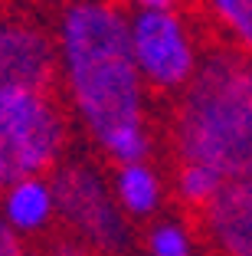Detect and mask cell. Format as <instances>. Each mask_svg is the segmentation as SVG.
Here are the masks:
<instances>
[{
	"label": "cell",
	"mask_w": 252,
	"mask_h": 256,
	"mask_svg": "<svg viewBox=\"0 0 252 256\" xmlns=\"http://www.w3.org/2000/svg\"><path fill=\"white\" fill-rule=\"evenodd\" d=\"M128 16L131 7L121 0H62L52 20L66 108L115 168L151 161L154 151Z\"/></svg>",
	"instance_id": "obj_1"
},
{
	"label": "cell",
	"mask_w": 252,
	"mask_h": 256,
	"mask_svg": "<svg viewBox=\"0 0 252 256\" xmlns=\"http://www.w3.org/2000/svg\"><path fill=\"white\" fill-rule=\"evenodd\" d=\"M180 164H203L223 181L252 178V60L220 43L203 50L171 115Z\"/></svg>",
	"instance_id": "obj_2"
},
{
	"label": "cell",
	"mask_w": 252,
	"mask_h": 256,
	"mask_svg": "<svg viewBox=\"0 0 252 256\" xmlns=\"http://www.w3.org/2000/svg\"><path fill=\"white\" fill-rule=\"evenodd\" d=\"M69 112L56 92H0V190L66 161Z\"/></svg>",
	"instance_id": "obj_3"
},
{
	"label": "cell",
	"mask_w": 252,
	"mask_h": 256,
	"mask_svg": "<svg viewBox=\"0 0 252 256\" xmlns=\"http://www.w3.org/2000/svg\"><path fill=\"white\" fill-rule=\"evenodd\" d=\"M49 178L59 224L69 236L92 246L98 256H125L131 250V220L115 200L111 178L89 161H62Z\"/></svg>",
	"instance_id": "obj_4"
},
{
	"label": "cell",
	"mask_w": 252,
	"mask_h": 256,
	"mask_svg": "<svg viewBox=\"0 0 252 256\" xmlns=\"http://www.w3.org/2000/svg\"><path fill=\"white\" fill-rule=\"evenodd\" d=\"M134 66L154 92H184L200 66V46L177 7H131L128 16Z\"/></svg>",
	"instance_id": "obj_5"
},
{
	"label": "cell",
	"mask_w": 252,
	"mask_h": 256,
	"mask_svg": "<svg viewBox=\"0 0 252 256\" xmlns=\"http://www.w3.org/2000/svg\"><path fill=\"white\" fill-rule=\"evenodd\" d=\"M59 56L52 26L26 14H0V92H56Z\"/></svg>",
	"instance_id": "obj_6"
},
{
	"label": "cell",
	"mask_w": 252,
	"mask_h": 256,
	"mask_svg": "<svg viewBox=\"0 0 252 256\" xmlns=\"http://www.w3.org/2000/svg\"><path fill=\"white\" fill-rule=\"evenodd\" d=\"M203 226L223 256H252V178L223 184L203 207Z\"/></svg>",
	"instance_id": "obj_7"
},
{
	"label": "cell",
	"mask_w": 252,
	"mask_h": 256,
	"mask_svg": "<svg viewBox=\"0 0 252 256\" xmlns=\"http://www.w3.org/2000/svg\"><path fill=\"white\" fill-rule=\"evenodd\" d=\"M0 217L20 240H46L59 224L52 178H23L0 190Z\"/></svg>",
	"instance_id": "obj_8"
},
{
	"label": "cell",
	"mask_w": 252,
	"mask_h": 256,
	"mask_svg": "<svg viewBox=\"0 0 252 256\" xmlns=\"http://www.w3.org/2000/svg\"><path fill=\"white\" fill-rule=\"evenodd\" d=\"M111 190L128 220H151L164 200V181L151 161L118 164L111 171Z\"/></svg>",
	"instance_id": "obj_9"
},
{
	"label": "cell",
	"mask_w": 252,
	"mask_h": 256,
	"mask_svg": "<svg viewBox=\"0 0 252 256\" xmlns=\"http://www.w3.org/2000/svg\"><path fill=\"white\" fill-rule=\"evenodd\" d=\"M200 7L226 36V46L252 60V0H200Z\"/></svg>",
	"instance_id": "obj_10"
},
{
	"label": "cell",
	"mask_w": 252,
	"mask_h": 256,
	"mask_svg": "<svg viewBox=\"0 0 252 256\" xmlns=\"http://www.w3.org/2000/svg\"><path fill=\"white\" fill-rule=\"evenodd\" d=\"M223 178L216 171L203 164H177V178H174V188H177V197L187 204V207H197L203 210L210 200L223 190Z\"/></svg>",
	"instance_id": "obj_11"
},
{
	"label": "cell",
	"mask_w": 252,
	"mask_h": 256,
	"mask_svg": "<svg viewBox=\"0 0 252 256\" xmlns=\"http://www.w3.org/2000/svg\"><path fill=\"white\" fill-rule=\"evenodd\" d=\"M148 256H193L190 230L177 220H157L148 226Z\"/></svg>",
	"instance_id": "obj_12"
},
{
	"label": "cell",
	"mask_w": 252,
	"mask_h": 256,
	"mask_svg": "<svg viewBox=\"0 0 252 256\" xmlns=\"http://www.w3.org/2000/svg\"><path fill=\"white\" fill-rule=\"evenodd\" d=\"M46 256H98L92 246H85L82 240H75V236L62 234L56 236V240H49V246H46Z\"/></svg>",
	"instance_id": "obj_13"
},
{
	"label": "cell",
	"mask_w": 252,
	"mask_h": 256,
	"mask_svg": "<svg viewBox=\"0 0 252 256\" xmlns=\"http://www.w3.org/2000/svg\"><path fill=\"white\" fill-rule=\"evenodd\" d=\"M26 253H30L26 240H20V236L7 226V220L0 217V256H26Z\"/></svg>",
	"instance_id": "obj_14"
},
{
	"label": "cell",
	"mask_w": 252,
	"mask_h": 256,
	"mask_svg": "<svg viewBox=\"0 0 252 256\" xmlns=\"http://www.w3.org/2000/svg\"><path fill=\"white\" fill-rule=\"evenodd\" d=\"M128 7H177L180 0H121Z\"/></svg>",
	"instance_id": "obj_15"
},
{
	"label": "cell",
	"mask_w": 252,
	"mask_h": 256,
	"mask_svg": "<svg viewBox=\"0 0 252 256\" xmlns=\"http://www.w3.org/2000/svg\"><path fill=\"white\" fill-rule=\"evenodd\" d=\"M26 256H46V250H30Z\"/></svg>",
	"instance_id": "obj_16"
}]
</instances>
